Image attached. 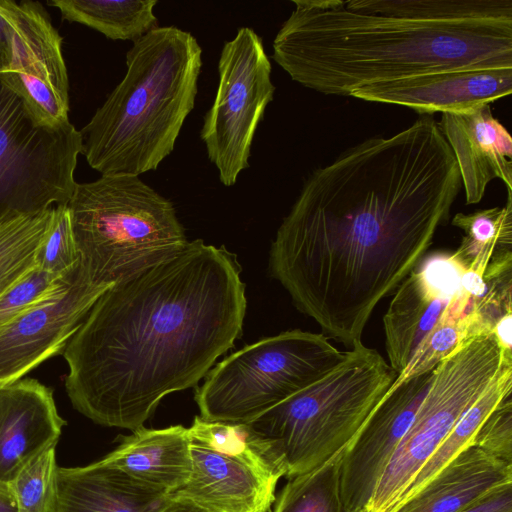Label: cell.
Masks as SVG:
<instances>
[{"label":"cell","instance_id":"6da1fadb","mask_svg":"<svg viewBox=\"0 0 512 512\" xmlns=\"http://www.w3.org/2000/svg\"><path fill=\"white\" fill-rule=\"evenodd\" d=\"M462 187L432 115L316 168L280 224L269 271L328 338L352 347L421 262Z\"/></svg>","mask_w":512,"mask_h":512},{"label":"cell","instance_id":"7a4b0ae2","mask_svg":"<svg viewBox=\"0 0 512 512\" xmlns=\"http://www.w3.org/2000/svg\"><path fill=\"white\" fill-rule=\"evenodd\" d=\"M234 255L197 239L109 287L63 351L65 389L93 422L136 430L234 346L246 314Z\"/></svg>","mask_w":512,"mask_h":512},{"label":"cell","instance_id":"3957f363","mask_svg":"<svg viewBox=\"0 0 512 512\" xmlns=\"http://www.w3.org/2000/svg\"><path fill=\"white\" fill-rule=\"evenodd\" d=\"M292 2L272 58L325 95L435 71L512 68V0H349L329 10Z\"/></svg>","mask_w":512,"mask_h":512},{"label":"cell","instance_id":"277c9868","mask_svg":"<svg viewBox=\"0 0 512 512\" xmlns=\"http://www.w3.org/2000/svg\"><path fill=\"white\" fill-rule=\"evenodd\" d=\"M201 67L197 39L176 26L135 40L123 79L80 130L89 166L101 175L156 170L194 108Z\"/></svg>","mask_w":512,"mask_h":512},{"label":"cell","instance_id":"5b68a950","mask_svg":"<svg viewBox=\"0 0 512 512\" xmlns=\"http://www.w3.org/2000/svg\"><path fill=\"white\" fill-rule=\"evenodd\" d=\"M396 378L381 354L360 341L322 378L247 424L290 479L346 447Z\"/></svg>","mask_w":512,"mask_h":512},{"label":"cell","instance_id":"8992f818","mask_svg":"<svg viewBox=\"0 0 512 512\" xmlns=\"http://www.w3.org/2000/svg\"><path fill=\"white\" fill-rule=\"evenodd\" d=\"M67 207L79 264L95 285L124 281L188 243L173 204L139 176L76 183Z\"/></svg>","mask_w":512,"mask_h":512},{"label":"cell","instance_id":"52a82bcc","mask_svg":"<svg viewBox=\"0 0 512 512\" xmlns=\"http://www.w3.org/2000/svg\"><path fill=\"white\" fill-rule=\"evenodd\" d=\"M323 333L263 338L215 365L195 393L200 417L247 423L313 384L345 357Z\"/></svg>","mask_w":512,"mask_h":512},{"label":"cell","instance_id":"ba28073f","mask_svg":"<svg viewBox=\"0 0 512 512\" xmlns=\"http://www.w3.org/2000/svg\"><path fill=\"white\" fill-rule=\"evenodd\" d=\"M512 354L493 331L471 337L434 368L430 387L364 512H393L423 465Z\"/></svg>","mask_w":512,"mask_h":512},{"label":"cell","instance_id":"9c48e42d","mask_svg":"<svg viewBox=\"0 0 512 512\" xmlns=\"http://www.w3.org/2000/svg\"><path fill=\"white\" fill-rule=\"evenodd\" d=\"M81 152L80 131L70 121L40 124L0 79V221L67 205Z\"/></svg>","mask_w":512,"mask_h":512},{"label":"cell","instance_id":"30bf717a","mask_svg":"<svg viewBox=\"0 0 512 512\" xmlns=\"http://www.w3.org/2000/svg\"><path fill=\"white\" fill-rule=\"evenodd\" d=\"M262 38L241 27L222 47L218 61V86L200 131L208 158L220 182L233 186L249 167L251 146L276 87Z\"/></svg>","mask_w":512,"mask_h":512},{"label":"cell","instance_id":"8fae6325","mask_svg":"<svg viewBox=\"0 0 512 512\" xmlns=\"http://www.w3.org/2000/svg\"><path fill=\"white\" fill-rule=\"evenodd\" d=\"M11 33L12 58L0 79L43 125L69 121V79L63 38L37 1L0 0Z\"/></svg>","mask_w":512,"mask_h":512},{"label":"cell","instance_id":"7c38bea8","mask_svg":"<svg viewBox=\"0 0 512 512\" xmlns=\"http://www.w3.org/2000/svg\"><path fill=\"white\" fill-rule=\"evenodd\" d=\"M111 286L89 281L80 264L41 301L0 327V386L62 354L97 299Z\"/></svg>","mask_w":512,"mask_h":512},{"label":"cell","instance_id":"4fadbf2b","mask_svg":"<svg viewBox=\"0 0 512 512\" xmlns=\"http://www.w3.org/2000/svg\"><path fill=\"white\" fill-rule=\"evenodd\" d=\"M434 369L394 381L346 446L340 469L344 505L364 512L397 446L425 397Z\"/></svg>","mask_w":512,"mask_h":512},{"label":"cell","instance_id":"5bb4252c","mask_svg":"<svg viewBox=\"0 0 512 512\" xmlns=\"http://www.w3.org/2000/svg\"><path fill=\"white\" fill-rule=\"evenodd\" d=\"M466 267L453 254H435L401 282L383 317L389 365L403 371L421 340L460 289Z\"/></svg>","mask_w":512,"mask_h":512},{"label":"cell","instance_id":"9a60e30c","mask_svg":"<svg viewBox=\"0 0 512 512\" xmlns=\"http://www.w3.org/2000/svg\"><path fill=\"white\" fill-rule=\"evenodd\" d=\"M512 92V68H472L429 72L366 84L349 96L411 108L421 115L457 112Z\"/></svg>","mask_w":512,"mask_h":512},{"label":"cell","instance_id":"2e32d148","mask_svg":"<svg viewBox=\"0 0 512 512\" xmlns=\"http://www.w3.org/2000/svg\"><path fill=\"white\" fill-rule=\"evenodd\" d=\"M191 473L175 493L216 512H268L280 476L252 460L190 439Z\"/></svg>","mask_w":512,"mask_h":512},{"label":"cell","instance_id":"e0dca14e","mask_svg":"<svg viewBox=\"0 0 512 512\" xmlns=\"http://www.w3.org/2000/svg\"><path fill=\"white\" fill-rule=\"evenodd\" d=\"M437 123L458 166L466 204L479 203L496 178L512 191V138L490 104L442 113Z\"/></svg>","mask_w":512,"mask_h":512},{"label":"cell","instance_id":"ac0fdd59","mask_svg":"<svg viewBox=\"0 0 512 512\" xmlns=\"http://www.w3.org/2000/svg\"><path fill=\"white\" fill-rule=\"evenodd\" d=\"M64 425L50 387L31 378L0 386V483L56 446Z\"/></svg>","mask_w":512,"mask_h":512},{"label":"cell","instance_id":"d6986e66","mask_svg":"<svg viewBox=\"0 0 512 512\" xmlns=\"http://www.w3.org/2000/svg\"><path fill=\"white\" fill-rule=\"evenodd\" d=\"M169 495L100 460L57 467L50 512H158Z\"/></svg>","mask_w":512,"mask_h":512},{"label":"cell","instance_id":"ffe728a7","mask_svg":"<svg viewBox=\"0 0 512 512\" xmlns=\"http://www.w3.org/2000/svg\"><path fill=\"white\" fill-rule=\"evenodd\" d=\"M512 484V464L469 446L393 512H463Z\"/></svg>","mask_w":512,"mask_h":512},{"label":"cell","instance_id":"44dd1931","mask_svg":"<svg viewBox=\"0 0 512 512\" xmlns=\"http://www.w3.org/2000/svg\"><path fill=\"white\" fill-rule=\"evenodd\" d=\"M130 477L167 494L179 490L191 473L188 428L174 425L161 429L139 427L102 459Z\"/></svg>","mask_w":512,"mask_h":512},{"label":"cell","instance_id":"7402d4cb","mask_svg":"<svg viewBox=\"0 0 512 512\" xmlns=\"http://www.w3.org/2000/svg\"><path fill=\"white\" fill-rule=\"evenodd\" d=\"M511 391L512 361H507L485 390L466 409L444 441L423 465L404 492L396 508L414 496L458 454L472 446L474 437L482 424L496 407L511 395Z\"/></svg>","mask_w":512,"mask_h":512},{"label":"cell","instance_id":"603a6c76","mask_svg":"<svg viewBox=\"0 0 512 512\" xmlns=\"http://www.w3.org/2000/svg\"><path fill=\"white\" fill-rule=\"evenodd\" d=\"M157 0H50L63 20L90 27L111 40L134 42L155 28Z\"/></svg>","mask_w":512,"mask_h":512},{"label":"cell","instance_id":"cb8c5ba5","mask_svg":"<svg viewBox=\"0 0 512 512\" xmlns=\"http://www.w3.org/2000/svg\"><path fill=\"white\" fill-rule=\"evenodd\" d=\"M512 191H507L502 207L481 209L473 213H457L452 224L465 233L454 255L466 267L481 274L490 260L511 251L512 244Z\"/></svg>","mask_w":512,"mask_h":512},{"label":"cell","instance_id":"d4e9b609","mask_svg":"<svg viewBox=\"0 0 512 512\" xmlns=\"http://www.w3.org/2000/svg\"><path fill=\"white\" fill-rule=\"evenodd\" d=\"M54 207L14 214L0 221V296L37 266V255L53 219Z\"/></svg>","mask_w":512,"mask_h":512},{"label":"cell","instance_id":"484cf974","mask_svg":"<svg viewBox=\"0 0 512 512\" xmlns=\"http://www.w3.org/2000/svg\"><path fill=\"white\" fill-rule=\"evenodd\" d=\"M345 448L322 465L290 478L273 512H354L344 505L340 495V469Z\"/></svg>","mask_w":512,"mask_h":512},{"label":"cell","instance_id":"4316f807","mask_svg":"<svg viewBox=\"0 0 512 512\" xmlns=\"http://www.w3.org/2000/svg\"><path fill=\"white\" fill-rule=\"evenodd\" d=\"M56 446H51L27 463L8 483L17 512H50L57 469Z\"/></svg>","mask_w":512,"mask_h":512},{"label":"cell","instance_id":"83f0119b","mask_svg":"<svg viewBox=\"0 0 512 512\" xmlns=\"http://www.w3.org/2000/svg\"><path fill=\"white\" fill-rule=\"evenodd\" d=\"M79 263L67 205L54 206L53 219L37 255V266L63 276Z\"/></svg>","mask_w":512,"mask_h":512},{"label":"cell","instance_id":"f1b7e54d","mask_svg":"<svg viewBox=\"0 0 512 512\" xmlns=\"http://www.w3.org/2000/svg\"><path fill=\"white\" fill-rule=\"evenodd\" d=\"M63 276L35 266L0 296V327L41 301Z\"/></svg>","mask_w":512,"mask_h":512},{"label":"cell","instance_id":"f546056e","mask_svg":"<svg viewBox=\"0 0 512 512\" xmlns=\"http://www.w3.org/2000/svg\"><path fill=\"white\" fill-rule=\"evenodd\" d=\"M512 395L505 398L476 433L472 446L512 464Z\"/></svg>","mask_w":512,"mask_h":512},{"label":"cell","instance_id":"4dcf8cb0","mask_svg":"<svg viewBox=\"0 0 512 512\" xmlns=\"http://www.w3.org/2000/svg\"><path fill=\"white\" fill-rule=\"evenodd\" d=\"M463 512H512V484L495 489Z\"/></svg>","mask_w":512,"mask_h":512},{"label":"cell","instance_id":"1f68e13d","mask_svg":"<svg viewBox=\"0 0 512 512\" xmlns=\"http://www.w3.org/2000/svg\"><path fill=\"white\" fill-rule=\"evenodd\" d=\"M158 512H216L178 494H170Z\"/></svg>","mask_w":512,"mask_h":512},{"label":"cell","instance_id":"d6a6232c","mask_svg":"<svg viewBox=\"0 0 512 512\" xmlns=\"http://www.w3.org/2000/svg\"><path fill=\"white\" fill-rule=\"evenodd\" d=\"M12 58L11 33L9 24L0 10V76L10 67Z\"/></svg>","mask_w":512,"mask_h":512},{"label":"cell","instance_id":"836d02e7","mask_svg":"<svg viewBox=\"0 0 512 512\" xmlns=\"http://www.w3.org/2000/svg\"><path fill=\"white\" fill-rule=\"evenodd\" d=\"M511 325H512V312L506 313L495 324L493 333L496 336L498 344L502 352L512 354L511 346Z\"/></svg>","mask_w":512,"mask_h":512},{"label":"cell","instance_id":"e575fe53","mask_svg":"<svg viewBox=\"0 0 512 512\" xmlns=\"http://www.w3.org/2000/svg\"><path fill=\"white\" fill-rule=\"evenodd\" d=\"M0 512H17L15 498L6 483H0Z\"/></svg>","mask_w":512,"mask_h":512}]
</instances>
